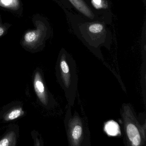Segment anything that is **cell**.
Wrapping results in <instances>:
<instances>
[{
    "instance_id": "obj_1",
    "label": "cell",
    "mask_w": 146,
    "mask_h": 146,
    "mask_svg": "<svg viewBox=\"0 0 146 146\" xmlns=\"http://www.w3.org/2000/svg\"><path fill=\"white\" fill-rule=\"evenodd\" d=\"M36 29L27 31L24 36L23 43L26 46L35 48L41 45L46 36L47 28L42 21H35Z\"/></svg>"
},
{
    "instance_id": "obj_2",
    "label": "cell",
    "mask_w": 146,
    "mask_h": 146,
    "mask_svg": "<svg viewBox=\"0 0 146 146\" xmlns=\"http://www.w3.org/2000/svg\"><path fill=\"white\" fill-rule=\"evenodd\" d=\"M72 4L81 13L87 17L94 18V15L91 10L83 0H69Z\"/></svg>"
},
{
    "instance_id": "obj_3",
    "label": "cell",
    "mask_w": 146,
    "mask_h": 146,
    "mask_svg": "<svg viewBox=\"0 0 146 146\" xmlns=\"http://www.w3.org/2000/svg\"><path fill=\"white\" fill-rule=\"evenodd\" d=\"M105 130L108 135L111 136H115L119 131L118 124L113 121L108 122L105 125Z\"/></svg>"
},
{
    "instance_id": "obj_4",
    "label": "cell",
    "mask_w": 146,
    "mask_h": 146,
    "mask_svg": "<svg viewBox=\"0 0 146 146\" xmlns=\"http://www.w3.org/2000/svg\"><path fill=\"white\" fill-rule=\"evenodd\" d=\"M19 0H0V6L13 10H17L19 7Z\"/></svg>"
},
{
    "instance_id": "obj_5",
    "label": "cell",
    "mask_w": 146,
    "mask_h": 146,
    "mask_svg": "<svg viewBox=\"0 0 146 146\" xmlns=\"http://www.w3.org/2000/svg\"><path fill=\"white\" fill-rule=\"evenodd\" d=\"M35 88L38 96L40 98H42L45 92V87L42 82L38 78L35 81Z\"/></svg>"
},
{
    "instance_id": "obj_6",
    "label": "cell",
    "mask_w": 146,
    "mask_h": 146,
    "mask_svg": "<svg viewBox=\"0 0 146 146\" xmlns=\"http://www.w3.org/2000/svg\"><path fill=\"white\" fill-rule=\"evenodd\" d=\"M82 133V129L79 125H76L74 126L71 131V136L72 139L78 140L80 139Z\"/></svg>"
},
{
    "instance_id": "obj_7",
    "label": "cell",
    "mask_w": 146,
    "mask_h": 146,
    "mask_svg": "<svg viewBox=\"0 0 146 146\" xmlns=\"http://www.w3.org/2000/svg\"><path fill=\"white\" fill-rule=\"evenodd\" d=\"M103 27L102 25L99 23L91 24L89 27V31L93 34H98L100 33L103 30Z\"/></svg>"
},
{
    "instance_id": "obj_8",
    "label": "cell",
    "mask_w": 146,
    "mask_h": 146,
    "mask_svg": "<svg viewBox=\"0 0 146 146\" xmlns=\"http://www.w3.org/2000/svg\"><path fill=\"white\" fill-rule=\"evenodd\" d=\"M21 111L19 109H16L12 111L8 115L7 119L8 120H12L19 117L21 115Z\"/></svg>"
},
{
    "instance_id": "obj_9",
    "label": "cell",
    "mask_w": 146,
    "mask_h": 146,
    "mask_svg": "<svg viewBox=\"0 0 146 146\" xmlns=\"http://www.w3.org/2000/svg\"><path fill=\"white\" fill-rule=\"evenodd\" d=\"M60 67H61L62 72L65 74H66L69 72V70H70L69 66L64 60H61V62H60Z\"/></svg>"
},
{
    "instance_id": "obj_10",
    "label": "cell",
    "mask_w": 146,
    "mask_h": 146,
    "mask_svg": "<svg viewBox=\"0 0 146 146\" xmlns=\"http://www.w3.org/2000/svg\"><path fill=\"white\" fill-rule=\"evenodd\" d=\"M6 30V27L1 23V21L0 20V37L2 36L5 34Z\"/></svg>"
},
{
    "instance_id": "obj_11",
    "label": "cell",
    "mask_w": 146,
    "mask_h": 146,
    "mask_svg": "<svg viewBox=\"0 0 146 146\" xmlns=\"http://www.w3.org/2000/svg\"><path fill=\"white\" fill-rule=\"evenodd\" d=\"M9 145L8 139L5 138L0 141V146H7Z\"/></svg>"
},
{
    "instance_id": "obj_12",
    "label": "cell",
    "mask_w": 146,
    "mask_h": 146,
    "mask_svg": "<svg viewBox=\"0 0 146 146\" xmlns=\"http://www.w3.org/2000/svg\"><path fill=\"white\" fill-rule=\"evenodd\" d=\"M93 3L96 7L101 6V0H93Z\"/></svg>"
}]
</instances>
